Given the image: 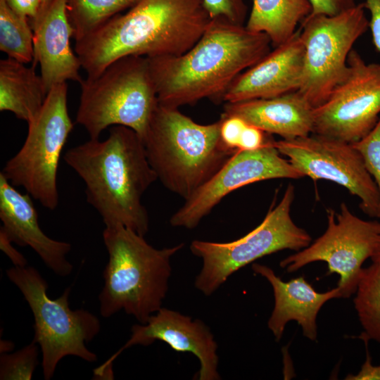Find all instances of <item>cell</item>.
I'll use <instances>...</instances> for the list:
<instances>
[{
  "label": "cell",
  "instance_id": "obj_1",
  "mask_svg": "<svg viewBox=\"0 0 380 380\" xmlns=\"http://www.w3.org/2000/svg\"><path fill=\"white\" fill-rule=\"evenodd\" d=\"M267 34L212 18L198 42L179 56L147 58L158 102L179 108L223 101L236 78L271 51Z\"/></svg>",
  "mask_w": 380,
  "mask_h": 380
},
{
  "label": "cell",
  "instance_id": "obj_2",
  "mask_svg": "<svg viewBox=\"0 0 380 380\" xmlns=\"http://www.w3.org/2000/svg\"><path fill=\"white\" fill-rule=\"evenodd\" d=\"M203 0H137L84 39L75 51L87 77L127 56H174L189 51L211 20Z\"/></svg>",
  "mask_w": 380,
  "mask_h": 380
},
{
  "label": "cell",
  "instance_id": "obj_3",
  "mask_svg": "<svg viewBox=\"0 0 380 380\" xmlns=\"http://www.w3.org/2000/svg\"><path fill=\"white\" fill-rule=\"evenodd\" d=\"M64 160L84 182L87 201L105 226L121 224L146 235L149 217L141 198L158 177L133 129L113 126L106 139H90L72 147Z\"/></svg>",
  "mask_w": 380,
  "mask_h": 380
},
{
  "label": "cell",
  "instance_id": "obj_4",
  "mask_svg": "<svg viewBox=\"0 0 380 380\" xmlns=\"http://www.w3.org/2000/svg\"><path fill=\"white\" fill-rule=\"evenodd\" d=\"M103 240L108 260L99 295L101 316L124 310L146 324L162 308L172 271L170 258L184 243L157 249L121 224L105 226Z\"/></svg>",
  "mask_w": 380,
  "mask_h": 380
},
{
  "label": "cell",
  "instance_id": "obj_5",
  "mask_svg": "<svg viewBox=\"0 0 380 380\" xmlns=\"http://www.w3.org/2000/svg\"><path fill=\"white\" fill-rule=\"evenodd\" d=\"M220 123H197L179 108L158 102L143 142L165 188L187 199L235 153L222 143Z\"/></svg>",
  "mask_w": 380,
  "mask_h": 380
},
{
  "label": "cell",
  "instance_id": "obj_6",
  "mask_svg": "<svg viewBox=\"0 0 380 380\" xmlns=\"http://www.w3.org/2000/svg\"><path fill=\"white\" fill-rule=\"evenodd\" d=\"M76 122L90 139L109 127L133 129L144 140L158 100L148 58L127 56L110 63L98 77L82 79Z\"/></svg>",
  "mask_w": 380,
  "mask_h": 380
},
{
  "label": "cell",
  "instance_id": "obj_7",
  "mask_svg": "<svg viewBox=\"0 0 380 380\" xmlns=\"http://www.w3.org/2000/svg\"><path fill=\"white\" fill-rule=\"evenodd\" d=\"M6 275L21 291L33 314V341L42 353L45 380L53 377L58 363L65 356L73 355L89 362L96 361V353L86 344L99 333V319L87 310L69 307L70 287L53 299L47 294L46 281L34 267L13 266L6 270Z\"/></svg>",
  "mask_w": 380,
  "mask_h": 380
},
{
  "label": "cell",
  "instance_id": "obj_8",
  "mask_svg": "<svg viewBox=\"0 0 380 380\" xmlns=\"http://www.w3.org/2000/svg\"><path fill=\"white\" fill-rule=\"evenodd\" d=\"M67 95V82L49 91L41 110L27 123L23 145L1 172L13 186L24 188L34 199L51 210L59 201L57 173L60 158L73 128Z\"/></svg>",
  "mask_w": 380,
  "mask_h": 380
},
{
  "label": "cell",
  "instance_id": "obj_9",
  "mask_svg": "<svg viewBox=\"0 0 380 380\" xmlns=\"http://www.w3.org/2000/svg\"><path fill=\"white\" fill-rule=\"evenodd\" d=\"M294 197V186L289 184L279 203L270 208L262 222L237 240L227 243L193 241L191 253L203 260V267L195 279L196 288L210 296L231 274L255 260L281 250L298 251L308 246L310 235L296 225L291 216Z\"/></svg>",
  "mask_w": 380,
  "mask_h": 380
},
{
  "label": "cell",
  "instance_id": "obj_10",
  "mask_svg": "<svg viewBox=\"0 0 380 380\" xmlns=\"http://www.w3.org/2000/svg\"><path fill=\"white\" fill-rule=\"evenodd\" d=\"M365 8L360 3L335 15L311 13L300 23L305 58L298 91L314 108L324 102L346 77L349 53L369 28Z\"/></svg>",
  "mask_w": 380,
  "mask_h": 380
},
{
  "label": "cell",
  "instance_id": "obj_11",
  "mask_svg": "<svg viewBox=\"0 0 380 380\" xmlns=\"http://www.w3.org/2000/svg\"><path fill=\"white\" fill-rule=\"evenodd\" d=\"M380 243V222L365 220L354 215L345 203L338 213L327 210L324 233L306 248L280 262V267L294 272L317 261L327 264L329 274L339 276L341 298L355 293L363 263L372 258Z\"/></svg>",
  "mask_w": 380,
  "mask_h": 380
},
{
  "label": "cell",
  "instance_id": "obj_12",
  "mask_svg": "<svg viewBox=\"0 0 380 380\" xmlns=\"http://www.w3.org/2000/svg\"><path fill=\"white\" fill-rule=\"evenodd\" d=\"M274 147L304 177L325 179L345 187L360 199V208L379 218V194L360 153L353 144L311 134L274 141Z\"/></svg>",
  "mask_w": 380,
  "mask_h": 380
},
{
  "label": "cell",
  "instance_id": "obj_13",
  "mask_svg": "<svg viewBox=\"0 0 380 380\" xmlns=\"http://www.w3.org/2000/svg\"><path fill=\"white\" fill-rule=\"evenodd\" d=\"M344 79L314 108V134L350 144L367 134L380 116V64L367 63L351 50Z\"/></svg>",
  "mask_w": 380,
  "mask_h": 380
},
{
  "label": "cell",
  "instance_id": "obj_14",
  "mask_svg": "<svg viewBox=\"0 0 380 380\" xmlns=\"http://www.w3.org/2000/svg\"><path fill=\"white\" fill-rule=\"evenodd\" d=\"M272 139L254 151H237L190 197L170 220L173 227L194 229L232 191L252 183L273 179L303 177L281 156Z\"/></svg>",
  "mask_w": 380,
  "mask_h": 380
},
{
  "label": "cell",
  "instance_id": "obj_15",
  "mask_svg": "<svg viewBox=\"0 0 380 380\" xmlns=\"http://www.w3.org/2000/svg\"><path fill=\"white\" fill-rule=\"evenodd\" d=\"M125 345L94 370L95 376H101L106 370L113 371V362L124 350L135 345L149 346L159 340L177 352H189L196 355L201 365L198 379H220L217 371V344L210 329L201 320H193L179 312L161 308L146 324H134Z\"/></svg>",
  "mask_w": 380,
  "mask_h": 380
},
{
  "label": "cell",
  "instance_id": "obj_16",
  "mask_svg": "<svg viewBox=\"0 0 380 380\" xmlns=\"http://www.w3.org/2000/svg\"><path fill=\"white\" fill-rule=\"evenodd\" d=\"M304 58L305 47L298 29L290 39L274 47L240 74L223 101L267 99L298 91L302 82Z\"/></svg>",
  "mask_w": 380,
  "mask_h": 380
},
{
  "label": "cell",
  "instance_id": "obj_17",
  "mask_svg": "<svg viewBox=\"0 0 380 380\" xmlns=\"http://www.w3.org/2000/svg\"><path fill=\"white\" fill-rule=\"evenodd\" d=\"M30 24L34 34L32 65H39L47 92L68 80L80 83L82 65L70 46L74 30L68 15L66 0H53Z\"/></svg>",
  "mask_w": 380,
  "mask_h": 380
},
{
  "label": "cell",
  "instance_id": "obj_18",
  "mask_svg": "<svg viewBox=\"0 0 380 380\" xmlns=\"http://www.w3.org/2000/svg\"><path fill=\"white\" fill-rule=\"evenodd\" d=\"M29 194L18 191L0 173L1 227L11 240L20 246H30L44 264L60 277L68 276L72 265L67 260L70 243L54 240L44 233L38 213Z\"/></svg>",
  "mask_w": 380,
  "mask_h": 380
},
{
  "label": "cell",
  "instance_id": "obj_19",
  "mask_svg": "<svg viewBox=\"0 0 380 380\" xmlns=\"http://www.w3.org/2000/svg\"><path fill=\"white\" fill-rule=\"evenodd\" d=\"M251 267L255 273L269 281L273 290L274 305L267 326L275 340L279 341L286 324L296 321L301 327L303 336L315 341L318 312L328 300L341 298L338 288L320 293L303 276L284 281L266 265L253 263Z\"/></svg>",
  "mask_w": 380,
  "mask_h": 380
},
{
  "label": "cell",
  "instance_id": "obj_20",
  "mask_svg": "<svg viewBox=\"0 0 380 380\" xmlns=\"http://www.w3.org/2000/svg\"><path fill=\"white\" fill-rule=\"evenodd\" d=\"M314 107L298 91L281 96L229 103L222 116H237L264 132L291 139L314 130Z\"/></svg>",
  "mask_w": 380,
  "mask_h": 380
},
{
  "label": "cell",
  "instance_id": "obj_21",
  "mask_svg": "<svg viewBox=\"0 0 380 380\" xmlns=\"http://www.w3.org/2000/svg\"><path fill=\"white\" fill-rule=\"evenodd\" d=\"M47 91L35 66L7 58L0 61V110L28 123L41 110Z\"/></svg>",
  "mask_w": 380,
  "mask_h": 380
},
{
  "label": "cell",
  "instance_id": "obj_22",
  "mask_svg": "<svg viewBox=\"0 0 380 380\" xmlns=\"http://www.w3.org/2000/svg\"><path fill=\"white\" fill-rule=\"evenodd\" d=\"M312 11L308 0H252L245 26L251 32L267 34L274 48L290 39L297 25Z\"/></svg>",
  "mask_w": 380,
  "mask_h": 380
},
{
  "label": "cell",
  "instance_id": "obj_23",
  "mask_svg": "<svg viewBox=\"0 0 380 380\" xmlns=\"http://www.w3.org/2000/svg\"><path fill=\"white\" fill-rule=\"evenodd\" d=\"M353 299L363 331L359 338L380 343V263L363 267Z\"/></svg>",
  "mask_w": 380,
  "mask_h": 380
},
{
  "label": "cell",
  "instance_id": "obj_24",
  "mask_svg": "<svg viewBox=\"0 0 380 380\" xmlns=\"http://www.w3.org/2000/svg\"><path fill=\"white\" fill-rule=\"evenodd\" d=\"M137 0H66L67 13L78 42L109 21Z\"/></svg>",
  "mask_w": 380,
  "mask_h": 380
},
{
  "label": "cell",
  "instance_id": "obj_25",
  "mask_svg": "<svg viewBox=\"0 0 380 380\" xmlns=\"http://www.w3.org/2000/svg\"><path fill=\"white\" fill-rule=\"evenodd\" d=\"M0 50L23 63L34 60V34L30 20L0 0Z\"/></svg>",
  "mask_w": 380,
  "mask_h": 380
},
{
  "label": "cell",
  "instance_id": "obj_26",
  "mask_svg": "<svg viewBox=\"0 0 380 380\" xmlns=\"http://www.w3.org/2000/svg\"><path fill=\"white\" fill-rule=\"evenodd\" d=\"M39 346L32 341L13 353H3L0 357L1 380L32 379L39 360Z\"/></svg>",
  "mask_w": 380,
  "mask_h": 380
},
{
  "label": "cell",
  "instance_id": "obj_27",
  "mask_svg": "<svg viewBox=\"0 0 380 380\" xmlns=\"http://www.w3.org/2000/svg\"><path fill=\"white\" fill-rule=\"evenodd\" d=\"M353 145L360 153L365 166L376 185L380 199V118L372 131L360 140L353 143Z\"/></svg>",
  "mask_w": 380,
  "mask_h": 380
},
{
  "label": "cell",
  "instance_id": "obj_28",
  "mask_svg": "<svg viewBox=\"0 0 380 380\" xmlns=\"http://www.w3.org/2000/svg\"><path fill=\"white\" fill-rule=\"evenodd\" d=\"M211 18H223L228 21L244 25L247 15L245 0H203Z\"/></svg>",
  "mask_w": 380,
  "mask_h": 380
},
{
  "label": "cell",
  "instance_id": "obj_29",
  "mask_svg": "<svg viewBox=\"0 0 380 380\" xmlns=\"http://www.w3.org/2000/svg\"><path fill=\"white\" fill-rule=\"evenodd\" d=\"M220 139L229 150L238 151L241 137L247 122L237 116H222L220 118Z\"/></svg>",
  "mask_w": 380,
  "mask_h": 380
},
{
  "label": "cell",
  "instance_id": "obj_30",
  "mask_svg": "<svg viewBox=\"0 0 380 380\" xmlns=\"http://www.w3.org/2000/svg\"><path fill=\"white\" fill-rule=\"evenodd\" d=\"M273 139L271 134L248 124L243 129L238 151H254L265 146Z\"/></svg>",
  "mask_w": 380,
  "mask_h": 380
},
{
  "label": "cell",
  "instance_id": "obj_31",
  "mask_svg": "<svg viewBox=\"0 0 380 380\" xmlns=\"http://www.w3.org/2000/svg\"><path fill=\"white\" fill-rule=\"evenodd\" d=\"M312 7V14L335 15L356 6L355 0H308Z\"/></svg>",
  "mask_w": 380,
  "mask_h": 380
},
{
  "label": "cell",
  "instance_id": "obj_32",
  "mask_svg": "<svg viewBox=\"0 0 380 380\" xmlns=\"http://www.w3.org/2000/svg\"><path fill=\"white\" fill-rule=\"evenodd\" d=\"M365 8L369 11L370 28L373 44L376 49L380 53V0H365Z\"/></svg>",
  "mask_w": 380,
  "mask_h": 380
},
{
  "label": "cell",
  "instance_id": "obj_33",
  "mask_svg": "<svg viewBox=\"0 0 380 380\" xmlns=\"http://www.w3.org/2000/svg\"><path fill=\"white\" fill-rule=\"evenodd\" d=\"M17 13L27 18L30 22L34 20L41 10L40 0H4Z\"/></svg>",
  "mask_w": 380,
  "mask_h": 380
},
{
  "label": "cell",
  "instance_id": "obj_34",
  "mask_svg": "<svg viewBox=\"0 0 380 380\" xmlns=\"http://www.w3.org/2000/svg\"><path fill=\"white\" fill-rule=\"evenodd\" d=\"M13 243L5 232L0 228V249L7 255L15 267H25L27 259L14 246Z\"/></svg>",
  "mask_w": 380,
  "mask_h": 380
},
{
  "label": "cell",
  "instance_id": "obj_35",
  "mask_svg": "<svg viewBox=\"0 0 380 380\" xmlns=\"http://www.w3.org/2000/svg\"><path fill=\"white\" fill-rule=\"evenodd\" d=\"M346 380H380V365H374L371 357L367 350L365 362L356 374H348Z\"/></svg>",
  "mask_w": 380,
  "mask_h": 380
},
{
  "label": "cell",
  "instance_id": "obj_36",
  "mask_svg": "<svg viewBox=\"0 0 380 380\" xmlns=\"http://www.w3.org/2000/svg\"><path fill=\"white\" fill-rule=\"evenodd\" d=\"M15 347V344L8 340H2L0 341V353L1 354L3 353H8L9 352H11Z\"/></svg>",
  "mask_w": 380,
  "mask_h": 380
},
{
  "label": "cell",
  "instance_id": "obj_37",
  "mask_svg": "<svg viewBox=\"0 0 380 380\" xmlns=\"http://www.w3.org/2000/svg\"><path fill=\"white\" fill-rule=\"evenodd\" d=\"M372 262L380 263V243L374 253L373 256L371 258Z\"/></svg>",
  "mask_w": 380,
  "mask_h": 380
},
{
  "label": "cell",
  "instance_id": "obj_38",
  "mask_svg": "<svg viewBox=\"0 0 380 380\" xmlns=\"http://www.w3.org/2000/svg\"><path fill=\"white\" fill-rule=\"evenodd\" d=\"M53 0H40L41 1V10L47 6ZM40 10V11H41Z\"/></svg>",
  "mask_w": 380,
  "mask_h": 380
}]
</instances>
